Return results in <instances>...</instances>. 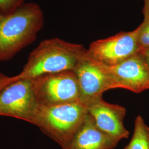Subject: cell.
Wrapping results in <instances>:
<instances>
[{
  "label": "cell",
  "instance_id": "obj_1",
  "mask_svg": "<svg viewBox=\"0 0 149 149\" xmlns=\"http://www.w3.org/2000/svg\"><path fill=\"white\" fill-rule=\"evenodd\" d=\"M44 21L40 7L33 2H25L10 13L0 12V61L12 59L33 43Z\"/></svg>",
  "mask_w": 149,
  "mask_h": 149
},
{
  "label": "cell",
  "instance_id": "obj_2",
  "mask_svg": "<svg viewBox=\"0 0 149 149\" xmlns=\"http://www.w3.org/2000/svg\"><path fill=\"white\" fill-rule=\"evenodd\" d=\"M88 53L83 45L58 38L42 41L30 53L19 79H34L39 76L74 71Z\"/></svg>",
  "mask_w": 149,
  "mask_h": 149
},
{
  "label": "cell",
  "instance_id": "obj_3",
  "mask_svg": "<svg viewBox=\"0 0 149 149\" xmlns=\"http://www.w3.org/2000/svg\"><path fill=\"white\" fill-rule=\"evenodd\" d=\"M87 114L86 105L81 101L56 105L38 104L32 124L61 149H69Z\"/></svg>",
  "mask_w": 149,
  "mask_h": 149
},
{
  "label": "cell",
  "instance_id": "obj_4",
  "mask_svg": "<svg viewBox=\"0 0 149 149\" xmlns=\"http://www.w3.org/2000/svg\"><path fill=\"white\" fill-rule=\"evenodd\" d=\"M38 104L56 105L80 101V91L74 71L48 74L32 79Z\"/></svg>",
  "mask_w": 149,
  "mask_h": 149
},
{
  "label": "cell",
  "instance_id": "obj_5",
  "mask_svg": "<svg viewBox=\"0 0 149 149\" xmlns=\"http://www.w3.org/2000/svg\"><path fill=\"white\" fill-rule=\"evenodd\" d=\"M38 103L31 79H18L0 91V116L33 124Z\"/></svg>",
  "mask_w": 149,
  "mask_h": 149
},
{
  "label": "cell",
  "instance_id": "obj_6",
  "mask_svg": "<svg viewBox=\"0 0 149 149\" xmlns=\"http://www.w3.org/2000/svg\"><path fill=\"white\" fill-rule=\"evenodd\" d=\"M101 64L111 90L123 88L136 93L149 90V65L139 51L117 65Z\"/></svg>",
  "mask_w": 149,
  "mask_h": 149
},
{
  "label": "cell",
  "instance_id": "obj_7",
  "mask_svg": "<svg viewBox=\"0 0 149 149\" xmlns=\"http://www.w3.org/2000/svg\"><path fill=\"white\" fill-rule=\"evenodd\" d=\"M140 26L130 32H122L91 43L88 49L91 56L107 66L119 64L140 50L138 37Z\"/></svg>",
  "mask_w": 149,
  "mask_h": 149
},
{
  "label": "cell",
  "instance_id": "obj_8",
  "mask_svg": "<svg viewBox=\"0 0 149 149\" xmlns=\"http://www.w3.org/2000/svg\"><path fill=\"white\" fill-rule=\"evenodd\" d=\"M74 71L79 82L80 101L86 106L91 102L103 97L106 91L111 90L101 64L93 59L88 52L80 60Z\"/></svg>",
  "mask_w": 149,
  "mask_h": 149
},
{
  "label": "cell",
  "instance_id": "obj_9",
  "mask_svg": "<svg viewBox=\"0 0 149 149\" xmlns=\"http://www.w3.org/2000/svg\"><path fill=\"white\" fill-rule=\"evenodd\" d=\"M86 106L88 113L102 131L119 141L128 138L129 132L124 124L127 112L125 107L109 103L103 97L91 102Z\"/></svg>",
  "mask_w": 149,
  "mask_h": 149
},
{
  "label": "cell",
  "instance_id": "obj_10",
  "mask_svg": "<svg viewBox=\"0 0 149 149\" xmlns=\"http://www.w3.org/2000/svg\"><path fill=\"white\" fill-rule=\"evenodd\" d=\"M119 142L102 131L88 113L85 121L74 135L69 149H113Z\"/></svg>",
  "mask_w": 149,
  "mask_h": 149
},
{
  "label": "cell",
  "instance_id": "obj_11",
  "mask_svg": "<svg viewBox=\"0 0 149 149\" xmlns=\"http://www.w3.org/2000/svg\"><path fill=\"white\" fill-rule=\"evenodd\" d=\"M124 149H149V127L141 116L135 118L133 136Z\"/></svg>",
  "mask_w": 149,
  "mask_h": 149
},
{
  "label": "cell",
  "instance_id": "obj_12",
  "mask_svg": "<svg viewBox=\"0 0 149 149\" xmlns=\"http://www.w3.org/2000/svg\"><path fill=\"white\" fill-rule=\"evenodd\" d=\"M138 41L140 49L149 48V23L143 22L140 25Z\"/></svg>",
  "mask_w": 149,
  "mask_h": 149
},
{
  "label": "cell",
  "instance_id": "obj_13",
  "mask_svg": "<svg viewBox=\"0 0 149 149\" xmlns=\"http://www.w3.org/2000/svg\"><path fill=\"white\" fill-rule=\"evenodd\" d=\"M25 3V0H0V12L10 13Z\"/></svg>",
  "mask_w": 149,
  "mask_h": 149
},
{
  "label": "cell",
  "instance_id": "obj_14",
  "mask_svg": "<svg viewBox=\"0 0 149 149\" xmlns=\"http://www.w3.org/2000/svg\"><path fill=\"white\" fill-rule=\"evenodd\" d=\"M19 79L18 75L10 77L0 72V91L6 86Z\"/></svg>",
  "mask_w": 149,
  "mask_h": 149
},
{
  "label": "cell",
  "instance_id": "obj_15",
  "mask_svg": "<svg viewBox=\"0 0 149 149\" xmlns=\"http://www.w3.org/2000/svg\"><path fill=\"white\" fill-rule=\"evenodd\" d=\"M143 12L144 17L143 22L149 23V0H144V6Z\"/></svg>",
  "mask_w": 149,
  "mask_h": 149
},
{
  "label": "cell",
  "instance_id": "obj_16",
  "mask_svg": "<svg viewBox=\"0 0 149 149\" xmlns=\"http://www.w3.org/2000/svg\"><path fill=\"white\" fill-rule=\"evenodd\" d=\"M139 52L143 55L144 58L149 66V48L140 49Z\"/></svg>",
  "mask_w": 149,
  "mask_h": 149
}]
</instances>
